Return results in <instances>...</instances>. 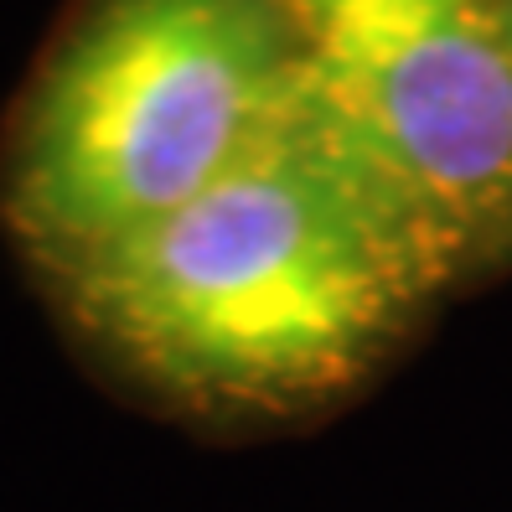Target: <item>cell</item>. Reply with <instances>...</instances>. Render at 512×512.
I'll return each instance as SVG.
<instances>
[{"instance_id": "cell-1", "label": "cell", "mask_w": 512, "mask_h": 512, "mask_svg": "<svg viewBox=\"0 0 512 512\" xmlns=\"http://www.w3.org/2000/svg\"><path fill=\"white\" fill-rule=\"evenodd\" d=\"M52 290L119 373L187 404H300L347 383L435 285L378 197L290 114L176 213Z\"/></svg>"}, {"instance_id": "cell-2", "label": "cell", "mask_w": 512, "mask_h": 512, "mask_svg": "<svg viewBox=\"0 0 512 512\" xmlns=\"http://www.w3.org/2000/svg\"><path fill=\"white\" fill-rule=\"evenodd\" d=\"M290 104L275 0H83L16 104L0 223L57 280L207 192Z\"/></svg>"}, {"instance_id": "cell-3", "label": "cell", "mask_w": 512, "mask_h": 512, "mask_svg": "<svg viewBox=\"0 0 512 512\" xmlns=\"http://www.w3.org/2000/svg\"><path fill=\"white\" fill-rule=\"evenodd\" d=\"M295 114L430 285L512 249V0H275Z\"/></svg>"}]
</instances>
